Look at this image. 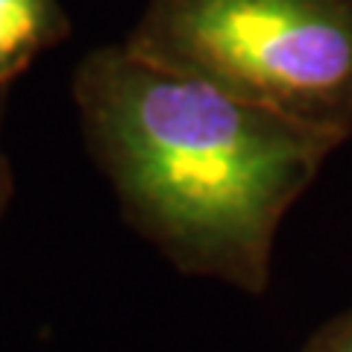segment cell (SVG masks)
Masks as SVG:
<instances>
[{
	"mask_svg": "<svg viewBox=\"0 0 352 352\" xmlns=\"http://www.w3.org/2000/svg\"><path fill=\"white\" fill-rule=\"evenodd\" d=\"M71 36L59 0H0V88L12 85L41 53Z\"/></svg>",
	"mask_w": 352,
	"mask_h": 352,
	"instance_id": "cell-3",
	"label": "cell"
},
{
	"mask_svg": "<svg viewBox=\"0 0 352 352\" xmlns=\"http://www.w3.org/2000/svg\"><path fill=\"white\" fill-rule=\"evenodd\" d=\"M300 352H352V311H344L323 323Z\"/></svg>",
	"mask_w": 352,
	"mask_h": 352,
	"instance_id": "cell-4",
	"label": "cell"
},
{
	"mask_svg": "<svg viewBox=\"0 0 352 352\" xmlns=\"http://www.w3.org/2000/svg\"><path fill=\"white\" fill-rule=\"evenodd\" d=\"M124 44L252 106L352 135V0H147Z\"/></svg>",
	"mask_w": 352,
	"mask_h": 352,
	"instance_id": "cell-2",
	"label": "cell"
},
{
	"mask_svg": "<svg viewBox=\"0 0 352 352\" xmlns=\"http://www.w3.org/2000/svg\"><path fill=\"white\" fill-rule=\"evenodd\" d=\"M71 88L126 223L176 270L247 294L267 288L279 223L346 141L126 44L91 50Z\"/></svg>",
	"mask_w": 352,
	"mask_h": 352,
	"instance_id": "cell-1",
	"label": "cell"
},
{
	"mask_svg": "<svg viewBox=\"0 0 352 352\" xmlns=\"http://www.w3.org/2000/svg\"><path fill=\"white\" fill-rule=\"evenodd\" d=\"M3 97H6V88H0V103H3Z\"/></svg>",
	"mask_w": 352,
	"mask_h": 352,
	"instance_id": "cell-6",
	"label": "cell"
},
{
	"mask_svg": "<svg viewBox=\"0 0 352 352\" xmlns=\"http://www.w3.org/2000/svg\"><path fill=\"white\" fill-rule=\"evenodd\" d=\"M0 106H3V103H0ZM12 194H15L12 168H9V159H6L3 147H0V217H3V212H6L9 200H12Z\"/></svg>",
	"mask_w": 352,
	"mask_h": 352,
	"instance_id": "cell-5",
	"label": "cell"
}]
</instances>
